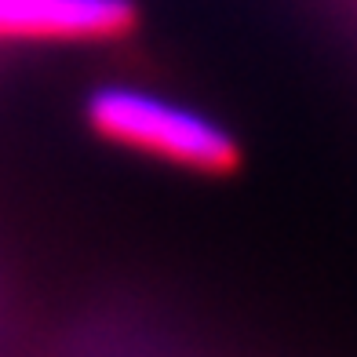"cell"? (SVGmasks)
Wrapping results in <instances>:
<instances>
[{"label":"cell","mask_w":357,"mask_h":357,"mask_svg":"<svg viewBox=\"0 0 357 357\" xmlns=\"http://www.w3.org/2000/svg\"><path fill=\"white\" fill-rule=\"evenodd\" d=\"M124 19L121 0H0V33L15 37L109 33Z\"/></svg>","instance_id":"2"},{"label":"cell","mask_w":357,"mask_h":357,"mask_svg":"<svg viewBox=\"0 0 357 357\" xmlns=\"http://www.w3.org/2000/svg\"><path fill=\"white\" fill-rule=\"evenodd\" d=\"M91 113L99 128L113 132L117 139H128L146 150H157L165 157L186 160V165H201V168H219L226 165L230 153V139L208 121L193 117V113L168 106L153 99V95H139V91H102L95 95Z\"/></svg>","instance_id":"1"}]
</instances>
